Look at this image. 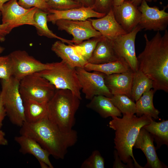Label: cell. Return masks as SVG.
Returning a JSON list of instances; mask_svg holds the SVG:
<instances>
[{
  "label": "cell",
  "instance_id": "obj_18",
  "mask_svg": "<svg viewBox=\"0 0 168 168\" xmlns=\"http://www.w3.org/2000/svg\"><path fill=\"white\" fill-rule=\"evenodd\" d=\"M133 71L105 75V85L111 94L125 95L131 98V90L134 74Z\"/></svg>",
  "mask_w": 168,
  "mask_h": 168
},
{
  "label": "cell",
  "instance_id": "obj_28",
  "mask_svg": "<svg viewBox=\"0 0 168 168\" xmlns=\"http://www.w3.org/2000/svg\"><path fill=\"white\" fill-rule=\"evenodd\" d=\"M49 13L38 9L34 15V20L35 22L34 26L38 35L44 36L51 39H56L62 42L68 44L73 45L70 40L60 37L54 33L48 28L47 22V16Z\"/></svg>",
  "mask_w": 168,
  "mask_h": 168
},
{
  "label": "cell",
  "instance_id": "obj_44",
  "mask_svg": "<svg viewBox=\"0 0 168 168\" xmlns=\"http://www.w3.org/2000/svg\"><path fill=\"white\" fill-rule=\"evenodd\" d=\"M4 49L5 48L3 47L0 45V54L3 52Z\"/></svg>",
  "mask_w": 168,
  "mask_h": 168
},
{
  "label": "cell",
  "instance_id": "obj_25",
  "mask_svg": "<svg viewBox=\"0 0 168 168\" xmlns=\"http://www.w3.org/2000/svg\"><path fill=\"white\" fill-rule=\"evenodd\" d=\"M155 92L153 89L146 91L136 101L137 116L145 115L156 119L159 118L160 111L155 108L153 104Z\"/></svg>",
  "mask_w": 168,
  "mask_h": 168
},
{
  "label": "cell",
  "instance_id": "obj_14",
  "mask_svg": "<svg viewBox=\"0 0 168 168\" xmlns=\"http://www.w3.org/2000/svg\"><path fill=\"white\" fill-rule=\"evenodd\" d=\"M112 9L116 21L127 33L131 32L140 21L141 13L138 7L130 0L113 7Z\"/></svg>",
  "mask_w": 168,
  "mask_h": 168
},
{
  "label": "cell",
  "instance_id": "obj_17",
  "mask_svg": "<svg viewBox=\"0 0 168 168\" xmlns=\"http://www.w3.org/2000/svg\"><path fill=\"white\" fill-rule=\"evenodd\" d=\"M90 21L95 28L105 37L113 40L118 36L128 33L116 21L112 8L104 16Z\"/></svg>",
  "mask_w": 168,
  "mask_h": 168
},
{
  "label": "cell",
  "instance_id": "obj_31",
  "mask_svg": "<svg viewBox=\"0 0 168 168\" xmlns=\"http://www.w3.org/2000/svg\"><path fill=\"white\" fill-rule=\"evenodd\" d=\"M82 168H104L105 161L97 150L92 152L91 155L82 163Z\"/></svg>",
  "mask_w": 168,
  "mask_h": 168
},
{
  "label": "cell",
  "instance_id": "obj_1",
  "mask_svg": "<svg viewBox=\"0 0 168 168\" xmlns=\"http://www.w3.org/2000/svg\"><path fill=\"white\" fill-rule=\"evenodd\" d=\"M146 44L143 50L137 57L138 70L152 81L155 92H168V31L161 35L157 31L151 39L144 35Z\"/></svg>",
  "mask_w": 168,
  "mask_h": 168
},
{
  "label": "cell",
  "instance_id": "obj_3",
  "mask_svg": "<svg viewBox=\"0 0 168 168\" xmlns=\"http://www.w3.org/2000/svg\"><path fill=\"white\" fill-rule=\"evenodd\" d=\"M109 127L115 131L114 147L121 160L130 168H143L135 160L133 148L141 128L149 124L152 118L145 115L140 117L124 114L122 118L112 117Z\"/></svg>",
  "mask_w": 168,
  "mask_h": 168
},
{
  "label": "cell",
  "instance_id": "obj_26",
  "mask_svg": "<svg viewBox=\"0 0 168 168\" xmlns=\"http://www.w3.org/2000/svg\"><path fill=\"white\" fill-rule=\"evenodd\" d=\"M153 137L156 144V150L163 145H168V120L156 122L151 119L149 124L143 127Z\"/></svg>",
  "mask_w": 168,
  "mask_h": 168
},
{
  "label": "cell",
  "instance_id": "obj_40",
  "mask_svg": "<svg viewBox=\"0 0 168 168\" xmlns=\"http://www.w3.org/2000/svg\"><path fill=\"white\" fill-rule=\"evenodd\" d=\"M5 133L0 130V145L5 146L8 144V141L5 138Z\"/></svg>",
  "mask_w": 168,
  "mask_h": 168
},
{
  "label": "cell",
  "instance_id": "obj_10",
  "mask_svg": "<svg viewBox=\"0 0 168 168\" xmlns=\"http://www.w3.org/2000/svg\"><path fill=\"white\" fill-rule=\"evenodd\" d=\"M38 8H25L19 5L17 0H11L3 5L1 11L3 24H7L11 31L14 28L25 25L35 24L34 15Z\"/></svg>",
  "mask_w": 168,
  "mask_h": 168
},
{
  "label": "cell",
  "instance_id": "obj_19",
  "mask_svg": "<svg viewBox=\"0 0 168 168\" xmlns=\"http://www.w3.org/2000/svg\"><path fill=\"white\" fill-rule=\"evenodd\" d=\"M14 139L20 146V152L24 155L31 154L35 157L40 164L44 163L49 168H54L49 159V153L34 139L21 135L15 136Z\"/></svg>",
  "mask_w": 168,
  "mask_h": 168
},
{
  "label": "cell",
  "instance_id": "obj_11",
  "mask_svg": "<svg viewBox=\"0 0 168 168\" xmlns=\"http://www.w3.org/2000/svg\"><path fill=\"white\" fill-rule=\"evenodd\" d=\"M138 8L141 13L138 24L141 29L155 31H165L168 25V13L166 12V7L160 10L156 6L150 7L146 0H142Z\"/></svg>",
  "mask_w": 168,
  "mask_h": 168
},
{
  "label": "cell",
  "instance_id": "obj_39",
  "mask_svg": "<svg viewBox=\"0 0 168 168\" xmlns=\"http://www.w3.org/2000/svg\"><path fill=\"white\" fill-rule=\"evenodd\" d=\"M73 0L80 4L82 6L84 7L92 8L94 4V0Z\"/></svg>",
  "mask_w": 168,
  "mask_h": 168
},
{
  "label": "cell",
  "instance_id": "obj_13",
  "mask_svg": "<svg viewBox=\"0 0 168 168\" xmlns=\"http://www.w3.org/2000/svg\"><path fill=\"white\" fill-rule=\"evenodd\" d=\"M141 29L138 25L131 32L112 40L114 50L119 57L124 59L134 72L138 70L135 41Z\"/></svg>",
  "mask_w": 168,
  "mask_h": 168
},
{
  "label": "cell",
  "instance_id": "obj_5",
  "mask_svg": "<svg viewBox=\"0 0 168 168\" xmlns=\"http://www.w3.org/2000/svg\"><path fill=\"white\" fill-rule=\"evenodd\" d=\"M0 97L7 116L13 124L21 127L26 122L23 99L19 91L20 81L13 76L1 79Z\"/></svg>",
  "mask_w": 168,
  "mask_h": 168
},
{
  "label": "cell",
  "instance_id": "obj_22",
  "mask_svg": "<svg viewBox=\"0 0 168 168\" xmlns=\"http://www.w3.org/2000/svg\"><path fill=\"white\" fill-rule=\"evenodd\" d=\"M86 107L97 113L103 118L122 116L121 113L113 104L110 98L104 96H94Z\"/></svg>",
  "mask_w": 168,
  "mask_h": 168
},
{
  "label": "cell",
  "instance_id": "obj_16",
  "mask_svg": "<svg viewBox=\"0 0 168 168\" xmlns=\"http://www.w3.org/2000/svg\"><path fill=\"white\" fill-rule=\"evenodd\" d=\"M105 15L95 11L91 7L82 6L64 11L51 9L47 16V19L48 21L54 24L59 19L85 21L92 17L100 18Z\"/></svg>",
  "mask_w": 168,
  "mask_h": 168
},
{
  "label": "cell",
  "instance_id": "obj_35",
  "mask_svg": "<svg viewBox=\"0 0 168 168\" xmlns=\"http://www.w3.org/2000/svg\"><path fill=\"white\" fill-rule=\"evenodd\" d=\"M112 7L113 0H94L92 8L96 12L106 14Z\"/></svg>",
  "mask_w": 168,
  "mask_h": 168
},
{
  "label": "cell",
  "instance_id": "obj_12",
  "mask_svg": "<svg viewBox=\"0 0 168 168\" xmlns=\"http://www.w3.org/2000/svg\"><path fill=\"white\" fill-rule=\"evenodd\" d=\"M58 30H64L73 36L71 42L77 44L91 38L102 35L93 26L88 20L85 21H73L59 19L55 24Z\"/></svg>",
  "mask_w": 168,
  "mask_h": 168
},
{
  "label": "cell",
  "instance_id": "obj_27",
  "mask_svg": "<svg viewBox=\"0 0 168 168\" xmlns=\"http://www.w3.org/2000/svg\"><path fill=\"white\" fill-rule=\"evenodd\" d=\"M153 88L152 81L141 71L134 72L131 90V99L136 101L145 92Z\"/></svg>",
  "mask_w": 168,
  "mask_h": 168
},
{
  "label": "cell",
  "instance_id": "obj_29",
  "mask_svg": "<svg viewBox=\"0 0 168 168\" xmlns=\"http://www.w3.org/2000/svg\"><path fill=\"white\" fill-rule=\"evenodd\" d=\"M114 105L124 114H133L136 111L135 103L131 98L123 94H115L110 98Z\"/></svg>",
  "mask_w": 168,
  "mask_h": 168
},
{
  "label": "cell",
  "instance_id": "obj_15",
  "mask_svg": "<svg viewBox=\"0 0 168 168\" xmlns=\"http://www.w3.org/2000/svg\"><path fill=\"white\" fill-rule=\"evenodd\" d=\"M152 135L143 127L141 128L133 147L141 149L145 155L147 163L145 168H167L159 159Z\"/></svg>",
  "mask_w": 168,
  "mask_h": 168
},
{
  "label": "cell",
  "instance_id": "obj_36",
  "mask_svg": "<svg viewBox=\"0 0 168 168\" xmlns=\"http://www.w3.org/2000/svg\"><path fill=\"white\" fill-rule=\"evenodd\" d=\"M11 31L8 24H0V42L4 41L6 36Z\"/></svg>",
  "mask_w": 168,
  "mask_h": 168
},
{
  "label": "cell",
  "instance_id": "obj_32",
  "mask_svg": "<svg viewBox=\"0 0 168 168\" xmlns=\"http://www.w3.org/2000/svg\"><path fill=\"white\" fill-rule=\"evenodd\" d=\"M47 2L51 9L58 11L66 10L82 7L73 0H47Z\"/></svg>",
  "mask_w": 168,
  "mask_h": 168
},
{
  "label": "cell",
  "instance_id": "obj_42",
  "mask_svg": "<svg viewBox=\"0 0 168 168\" xmlns=\"http://www.w3.org/2000/svg\"><path fill=\"white\" fill-rule=\"evenodd\" d=\"M126 0H113V7L118 6L122 4Z\"/></svg>",
  "mask_w": 168,
  "mask_h": 168
},
{
  "label": "cell",
  "instance_id": "obj_20",
  "mask_svg": "<svg viewBox=\"0 0 168 168\" xmlns=\"http://www.w3.org/2000/svg\"><path fill=\"white\" fill-rule=\"evenodd\" d=\"M120 58L114 50L112 40L103 36L97 43L87 62L98 64L114 62Z\"/></svg>",
  "mask_w": 168,
  "mask_h": 168
},
{
  "label": "cell",
  "instance_id": "obj_34",
  "mask_svg": "<svg viewBox=\"0 0 168 168\" xmlns=\"http://www.w3.org/2000/svg\"><path fill=\"white\" fill-rule=\"evenodd\" d=\"M18 2L22 7L29 9L35 7L49 14L50 7L47 3V0H18Z\"/></svg>",
  "mask_w": 168,
  "mask_h": 168
},
{
  "label": "cell",
  "instance_id": "obj_9",
  "mask_svg": "<svg viewBox=\"0 0 168 168\" xmlns=\"http://www.w3.org/2000/svg\"><path fill=\"white\" fill-rule=\"evenodd\" d=\"M82 92L86 99L91 100L94 96L103 95L111 98L113 95L105 85L106 74L100 72H91L83 68H75Z\"/></svg>",
  "mask_w": 168,
  "mask_h": 168
},
{
  "label": "cell",
  "instance_id": "obj_24",
  "mask_svg": "<svg viewBox=\"0 0 168 168\" xmlns=\"http://www.w3.org/2000/svg\"><path fill=\"white\" fill-rule=\"evenodd\" d=\"M83 68L89 72L97 71L106 75L132 71L127 63L122 58L114 62L98 64L88 63Z\"/></svg>",
  "mask_w": 168,
  "mask_h": 168
},
{
  "label": "cell",
  "instance_id": "obj_38",
  "mask_svg": "<svg viewBox=\"0 0 168 168\" xmlns=\"http://www.w3.org/2000/svg\"><path fill=\"white\" fill-rule=\"evenodd\" d=\"M7 116L6 111L2 101L0 97V130L3 125V122Z\"/></svg>",
  "mask_w": 168,
  "mask_h": 168
},
{
  "label": "cell",
  "instance_id": "obj_2",
  "mask_svg": "<svg viewBox=\"0 0 168 168\" xmlns=\"http://www.w3.org/2000/svg\"><path fill=\"white\" fill-rule=\"evenodd\" d=\"M20 127V135L34 139L57 159H63L68 149L74 146L77 140L76 130L64 132L48 117L35 123L25 122Z\"/></svg>",
  "mask_w": 168,
  "mask_h": 168
},
{
  "label": "cell",
  "instance_id": "obj_41",
  "mask_svg": "<svg viewBox=\"0 0 168 168\" xmlns=\"http://www.w3.org/2000/svg\"><path fill=\"white\" fill-rule=\"evenodd\" d=\"M133 4L138 7L141 4L142 0H130ZM147 2H156L158 0H146Z\"/></svg>",
  "mask_w": 168,
  "mask_h": 168
},
{
  "label": "cell",
  "instance_id": "obj_43",
  "mask_svg": "<svg viewBox=\"0 0 168 168\" xmlns=\"http://www.w3.org/2000/svg\"><path fill=\"white\" fill-rule=\"evenodd\" d=\"M11 0H0V16H1V12L4 4Z\"/></svg>",
  "mask_w": 168,
  "mask_h": 168
},
{
  "label": "cell",
  "instance_id": "obj_23",
  "mask_svg": "<svg viewBox=\"0 0 168 168\" xmlns=\"http://www.w3.org/2000/svg\"><path fill=\"white\" fill-rule=\"evenodd\" d=\"M26 122L35 123L48 117L47 103L23 100Z\"/></svg>",
  "mask_w": 168,
  "mask_h": 168
},
{
  "label": "cell",
  "instance_id": "obj_8",
  "mask_svg": "<svg viewBox=\"0 0 168 168\" xmlns=\"http://www.w3.org/2000/svg\"><path fill=\"white\" fill-rule=\"evenodd\" d=\"M9 55L12 63V76L19 81L28 75L51 68L54 65V62L42 63L25 50H15Z\"/></svg>",
  "mask_w": 168,
  "mask_h": 168
},
{
  "label": "cell",
  "instance_id": "obj_7",
  "mask_svg": "<svg viewBox=\"0 0 168 168\" xmlns=\"http://www.w3.org/2000/svg\"><path fill=\"white\" fill-rule=\"evenodd\" d=\"M56 90L47 79L36 73L26 76L19 82V91L23 100L48 103Z\"/></svg>",
  "mask_w": 168,
  "mask_h": 168
},
{
  "label": "cell",
  "instance_id": "obj_4",
  "mask_svg": "<svg viewBox=\"0 0 168 168\" xmlns=\"http://www.w3.org/2000/svg\"><path fill=\"white\" fill-rule=\"evenodd\" d=\"M80 100L69 90L56 89L47 103L48 118L62 131H71L75 123V115Z\"/></svg>",
  "mask_w": 168,
  "mask_h": 168
},
{
  "label": "cell",
  "instance_id": "obj_6",
  "mask_svg": "<svg viewBox=\"0 0 168 168\" xmlns=\"http://www.w3.org/2000/svg\"><path fill=\"white\" fill-rule=\"evenodd\" d=\"M47 79L56 89H68L82 100L81 87L75 68L63 61L54 62V67L36 73Z\"/></svg>",
  "mask_w": 168,
  "mask_h": 168
},
{
  "label": "cell",
  "instance_id": "obj_33",
  "mask_svg": "<svg viewBox=\"0 0 168 168\" xmlns=\"http://www.w3.org/2000/svg\"><path fill=\"white\" fill-rule=\"evenodd\" d=\"M13 76L12 63L9 55L0 56V79L7 80Z\"/></svg>",
  "mask_w": 168,
  "mask_h": 168
},
{
  "label": "cell",
  "instance_id": "obj_30",
  "mask_svg": "<svg viewBox=\"0 0 168 168\" xmlns=\"http://www.w3.org/2000/svg\"><path fill=\"white\" fill-rule=\"evenodd\" d=\"M103 37L101 35L91 38L79 44H73V46L77 54L87 62L91 57L97 43Z\"/></svg>",
  "mask_w": 168,
  "mask_h": 168
},
{
  "label": "cell",
  "instance_id": "obj_21",
  "mask_svg": "<svg viewBox=\"0 0 168 168\" xmlns=\"http://www.w3.org/2000/svg\"><path fill=\"white\" fill-rule=\"evenodd\" d=\"M73 45H66L59 40L52 45L51 49L62 61L71 67L84 68L88 62L77 54Z\"/></svg>",
  "mask_w": 168,
  "mask_h": 168
},
{
  "label": "cell",
  "instance_id": "obj_37",
  "mask_svg": "<svg viewBox=\"0 0 168 168\" xmlns=\"http://www.w3.org/2000/svg\"><path fill=\"white\" fill-rule=\"evenodd\" d=\"M114 162L113 168H130L127 164H123L118 155L117 151L115 149L114 152Z\"/></svg>",
  "mask_w": 168,
  "mask_h": 168
}]
</instances>
